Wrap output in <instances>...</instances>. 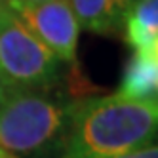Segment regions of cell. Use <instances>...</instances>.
<instances>
[{
    "instance_id": "9",
    "label": "cell",
    "mask_w": 158,
    "mask_h": 158,
    "mask_svg": "<svg viewBox=\"0 0 158 158\" xmlns=\"http://www.w3.org/2000/svg\"><path fill=\"white\" fill-rule=\"evenodd\" d=\"M2 4H6L10 10L19 8V6H32V4H40V2H48V0H0Z\"/></svg>"
},
{
    "instance_id": "3",
    "label": "cell",
    "mask_w": 158,
    "mask_h": 158,
    "mask_svg": "<svg viewBox=\"0 0 158 158\" xmlns=\"http://www.w3.org/2000/svg\"><path fill=\"white\" fill-rule=\"evenodd\" d=\"M0 82L10 92L48 89L59 82V61L0 2Z\"/></svg>"
},
{
    "instance_id": "8",
    "label": "cell",
    "mask_w": 158,
    "mask_h": 158,
    "mask_svg": "<svg viewBox=\"0 0 158 158\" xmlns=\"http://www.w3.org/2000/svg\"><path fill=\"white\" fill-rule=\"evenodd\" d=\"M156 147H145L141 151H135L130 154H124V156H114V158H156Z\"/></svg>"
},
{
    "instance_id": "1",
    "label": "cell",
    "mask_w": 158,
    "mask_h": 158,
    "mask_svg": "<svg viewBox=\"0 0 158 158\" xmlns=\"http://www.w3.org/2000/svg\"><path fill=\"white\" fill-rule=\"evenodd\" d=\"M156 122V101L118 94L67 107L61 158H114L141 151L151 147Z\"/></svg>"
},
{
    "instance_id": "10",
    "label": "cell",
    "mask_w": 158,
    "mask_h": 158,
    "mask_svg": "<svg viewBox=\"0 0 158 158\" xmlns=\"http://www.w3.org/2000/svg\"><path fill=\"white\" fill-rule=\"evenodd\" d=\"M137 2H141V0H120V4L124 6V10H128L130 6H133V4H137Z\"/></svg>"
},
{
    "instance_id": "12",
    "label": "cell",
    "mask_w": 158,
    "mask_h": 158,
    "mask_svg": "<svg viewBox=\"0 0 158 158\" xmlns=\"http://www.w3.org/2000/svg\"><path fill=\"white\" fill-rule=\"evenodd\" d=\"M0 158H17V156L12 154V152H8V151H4V149H0Z\"/></svg>"
},
{
    "instance_id": "7",
    "label": "cell",
    "mask_w": 158,
    "mask_h": 158,
    "mask_svg": "<svg viewBox=\"0 0 158 158\" xmlns=\"http://www.w3.org/2000/svg\"><path fill=\"white\" fill-rule=\"evenodd\" d=\"M82 29L95 35H114L122 27L124 6L120 0H69Z\"/></svg>"
},
{
    "instance_id": "5",
    "label": "cell",
    "mask_w": 158,
    "mask_h": 158,
    "mask_svg": "<svg viewBox=\"0 0 158 158\" xmlns=\"http://www.w3.org/2000/svg\"><path fill=\"white\" fill-rule=\"evenodd\" d=\"M158 52H133L118 88V95L135 101H156Z\"/></svg>"
},
{
    "instance_id": "4",
    "label": "cell",
    "mask_w": 158,
    "mask_h": 158,
    "mask_svg": "<svg viewBox=\"0 0 158 158\" xmlns=\"http://www.w3.org/2000/svg\"><path fill=\"white\" fill-rule=\"evenodd\" d=\"M12 12L57 61H76L80 25L69 0H48L32 6H19Z\"/></svg>"
},
{
    "instance_id": "6",
    "label": "cell",
    "mask_w": 158,
    "mask_h": 158,
    "mask_svg": "<svg viewBox=\"0 0 158 158\" xmlns=\"http://www.w3.org/2000/svg\"><path fill=\"white\" fill-rule=\"evenodd\" d=\"M124 35L133 52H158V0H141L124 12Z\"/></svg>"
},
{
    "instance_id": "2",
    "label": "cell",
    "mask_w": 158,
    "mask_h": 158,
    "mask_svg": "<svg viewBox=\"0 0 158 158\" xmlns=\"http://www.w3.org/2000/svg\"><path fill=\"white\" fill-rule=\"evenodd\" d=\"M67 124V107L40 89L10 92L0 105V149L36 154L57 145Z\"/></svg>"
},
{
    "instance_id": "11",
    "label": "cell",
    "mask_w": 158,
    "mask_h": 158,
    "mask_svg": "<svg viewBox=\"0 0 158 158\" xmlns=\"http://www.w3.org/2000/svg\"><path fill=\"white\" fill-rule=\"evenodd\" d=\"M6 95H8V89L4 88V84L0 82V105L4 103V99H6Z\"/></svg>"
}]
</instances>
